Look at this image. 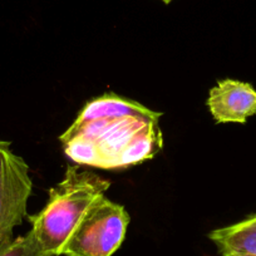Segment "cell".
Returning a JSON list of instances; mask_svg holds the SVG:
<instances>
[{
    "mask_svg": "<svg viewBox=\"0 0 256 256\" xmlns=\"http://www.w3.org/2000/svg\"><path fill=\"white\" fill-rule=\"evenodd\" d=\"M110 182L92 171L68 166L63 180L48 192L46 206L28 216L32 232L50 256L63 255L70 236L96 202L106 196Z\"/></svg>",
    "mask_w": 256,
    "mask_h": 256,
    "instance_id": "7a4b0ae2",
    "label": "cell"
},
{
    "mask_svg": "<svg viewBox=\"0 0 256 256\" xmlns=\"http://www.w3.org/2000/svg\"><path fill=\"white\" fill-rule=\"evenodd\" d=\"M33 191L29 166L12 150L9 141L0 140V248L14 240V228L26 218Z\"/></svg>",
    "mask_w": 256,
    "mask_h": 256,
    "instance_id": "277c9868",
    "label": "cell"
},
{
    "mask_svg": "<svg viewBox=\"0 0 256 256\" xmlns=\"http://www.w3.org/2000/svg\"><path fill=\"white\" fill-rule=\"evenodd\" d=\"M208 238L221 256H256V214L234 225L215 228Z\"/></svg>",
    "mask_w": 256,
    "mask_h": 256,
    "instance_id": "8992f818",
    "label": "cell"
},
{
    "mask_svg": "<svg viewBox=\"0 0 256 256\" xmlns=\"http://www.w3.org/2000/svg\"><path fill=\"white\" fill-rule=\"evenodd\" d=\"M206 104L218 123H245L256 114V90L241 80H218L210 90Z\"/></svg>",
    "mask_w": 256,
    "mask_h": 256,
    "instance_id": "5b68a950",
    "label": "cell"
},
{
    "mask_svg": "<svg viewBox=\"0 0 256 256\" xmlns=\"http://www.w3.org/2000/svg\"><path fill=\"white\" fill-rule=\"evenodd\" d=\"M162 3H164V4H170L172 2V0H161Z\"/></svg>",
    "mask_w": 256,
    "mask_h": 256,
    "instance_id": "ba28073f",
    "label": "cell"
},
{
    "mask_svg": "<svg viewBox=\"0 0 256 256\" xmlns=\"http://www.w3.org/2000/svg\"><path fill=\"white\" fill-rule=\"evenodd\" d=\"M0 256H50L40 248L33 232L18 236L12 242L0 248Z\"/></svg>",
    "mask_w": 256,
    "mask_h": 256,
    "instance_id": "52a82bcc",
    "label": "cell"
},
{
    "mask_svg": "<svg viewBox=\"0 0 256 256\" xmlns=\"http://www.w3.org/2000/svg\"><path fill=\"white\" fill-rule=\"evenodd\" d=\"M130 214L104 196L93 205L64 248L66 256H112L126 238Z\"/></svg>",
    "mask_w": 256,
    "mask_h": 256,
    "instance_id": "3957f363",
    "label": "cell"
},
{
    "mask_svg": "<svg viewBox=\"0 0 256 256\" xmlns=\"http://www.w3.org/2000/svg\"><path fill=\"white\" fill-rule=\"evenodd\" d=\"M161 112L107 93L88 100L60 134L64 154L77 164L100 170L127 168L161 151Z\"/></svg>",
    "mask_w": 256,
    "mask_h": 256,
    "instance_id": "6da1fadb",
    "label": "cell"
}]
</instances>
